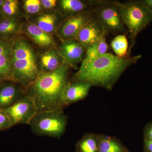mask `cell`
Wrapping results in <instances>:
<instances>
[{
	"instance_id": "6da1fadb",
	"label": "cell",
	"mask_w": 152,
	"mask_h": 152,
	"mask_svg": "<svg viewBox=\"0 0 152 152\" xmlns=\"http://www.w3.org/2000/svg\"><path fill=\"white\" fill-rule=\"evenodd\" d=\"M141 58L140 55L132 56L128 54L120 57L107 53L94 59L83 61L74 80L111 90L123 73Z\"/></svg>"
},
{
	"instance_id": "7a4b0ae2",
	"label": "cell",
	"mask_w": 152,
	"mask_h": 152,
	"mask_svg": "<svg viewBox=\"0 0 152 152\" xmlns=\"http://www.w3.org/2000/svg\"><path fill=\"white\" fill-rule=\"evenodd\" d=\"M71 66L63 59L56 70L49 72H40L35 81L26 89V94L34 101L38 113L48 111L63 110L62 102L64 90L69 83Z\"/></svg>"
},
{
	"instance_id": "3957f363",
	"label": "cell",
	"mask_w": 152,
	"mask_h": 152,
	"mask_svg": "<svg viewBox=\"0 0 152 152\" xmlns=\"http://www.w3.org/2000/svg\"><path fill=\"white\" fill-rule=\"evenodd\" d=\"M12 65L13 81L26 89L35 81L40 73L34 52L25 40H18L13 43Z\"/></svg>"
},
{
	"instance_id": "277c9868",
	"label": "cell",
	"mask_w": 152,
	"mask_h": 152,
	"mask_svg": "<svg viewBox=\"0 0 152 152\" xmlns=\"http://www.w3.org/2000/svg\"><path fill=\"white\" fill-rule=\"evenodd\" d=\"M121 17L130 39L128 53H130L138 35L152 22V14L142 0L117 1Z\"/></svg>"
},
{
	"instance_id": "5b68a950",
	"label": "cell",
	"mask_w": 152,
	"mask_h": 152,
	"mask_svg": "<svg viewBox=\"0 0 152 152\" xmlns=\"http://www.w3.org/2000/svg\"><path fill=\"white\" fill-rule=\"evenodd\" d=\"M68 117L63 110L48 111L37 113L29 125L37 135L60 139L65 132Z\"/></svg>"
},
{
	"instance_id": "8992f818",
	"label": "cell",
	"mask_w": 152,
	"mask_h": 152,
	"mask_svg": "<svg viewBox=\"0 0 152 152\" xmlns=\"http://www.w3.org/2000/svg\"><path fill=\"white\" fill-rule=\"evenodd\" d=\"M117 1L103 0L94 11V18L114 35L126 34L127 30L121 17Z\"/></svg>"
},
{
	"instance_id": "52a82bcc",
	"label": "cell",
	"mask_w": 152,
	"mask_h": 152,
	"mask_svg": "<svg viewBox=\"0 0 152 152\" xmlns=\"http://www.w3.org/2000/svg\"><path fill=\"white\" fill-rule=\"evenodd\" d=\"M3 110L10 117L13 126L29 124L37 113L34 101L27 94L12 105Z\"/></svg>"
},
{
	"instance_id": "ba28073f",
	"label": "cell",
	"mask_w": 152,
	"mask_h": 152,
	"mask_svg": "<svg viewBox=\"0 0 152 152\" xmlns=\"http://www.w3.org/2000/svg\"><path fill=\"white\" fill-rule=\"evenodd\" d=\"M94 18V11L66 17L59 31L63 41L76 39L80 31Z\"/></svg>"
},
{
	"instance_id": "9c48e42d",
	"label": "cell",
	"mask_w": 152,
	"mask_h": 152,
	"mask_svg": "<svg viewBox=\"0 0 152 152\" xmlns=\"http://www.w3.org/2000/svg\"><path fill=\"white\" fill-rule=\"evenodd\" d=\"M107 34L105 28L94 18L80 31L76 40L86 50Z\"/></svg>"
},
{
	"instance_id": "30bf717a",
	"label": "cell",
	"mask_w": 152,
	"mask_h": 152,
	"mask_svg": "<svg viewBox=\"0 0 152 152\" xmlns=\"http://www.w3.org/2000/svg\"><path fill=\"white\" fill-rule=\"evenodd\" d=\"M86 50L77 40L63 41L59 50V54L71 66L82 62L84 59Z\"/></svg>"
},
{
	"instance_id": "8fae6325",
	"label": "cell",
	"mask_w": 152,
	"mask_h": 152,
	"mask_svg": "<svg viewBox=\"0 0 152 152\" xmlns=\"http://www.w3.org/2000/svg\"><path fill=\"white\" fill-rule=\"evenodd\" d=\"M92 86L91 84L87 82H69L64 90L62 96V102L64 107L84 99L88 96Z\"/></svg>"
},
{
	"instance_id": "7c38bea8",
	"label": "cell",
	"mask_w": 152,
	"mask_h": 152,
	"mask_svg": "<svg viewBox=\"0 0 152 152\" xmlns=\"http://www.w3.org/2000/svg\"><path fill=\"white\" fill-rule=\"evenodd\" d=\"M26 94V89L20 85L4 83L0 86V110L9 107Z\"/></svg>"
},
{
	"instance_id": "4fadbf2b",
	"label": "cell",
	"mask_w": 152,
	"mask_h": 152,
	"mask_svg": "<svg viewBox=\"0 0 152 152\" xmlns=\"http://www.w3.org/2000/svg\"><path fill=\"white\" fill-rule=\"evenodd\" d=\"M103 0H61L60 6L66 17L85 12H93Z\"/></svg>"
},
{
	"instance_id": "5bb4252c",
	"label": "cell",
	"mask_w": 152,
	"mask_h": 152,
	"mask_svg": "<svg viewBox=\"0 0 152 152\" xmlns=\"http://www.w3.org/2000/svg\"><path fill=\"white\" fill-rule=\"evenodd\" d=\"M13 43L0 39V81H13L12 56Z\"/></svg>"
},
{
	"instance_id": "9a60e30c",
	"label": "cell",
	"mask_w": 152,
	"mask_h": 152,
	"mask_svg": "<svg viewBox=\"0 0 152 152\" xmlns=\"http://www.w3.org/2000/svg\"><path fill=\"white\" fill-rule=\"evenodd\" d=\"M27 32L35 43L43 48L53 45L54 41L50 34L44 31L35 24H29L26 27Z\"/></svg>"
},
{
	"instance_id": "2e32d148",
	"label": "cell",
	"mask_w": 152,
	"mask_h": 152,
	"mask_svg": "<svg viewBox=\"0 0 152 152\" xmlns=\"http://www.w3.org/2000/svg\"><path fill=\"white\" fill-rule=\"evenodd\" d=\"M60 55L55 50L45 52L41 56L40 64L42 72H49L56 70L61 65Z\"/></svg>"
},
{
	"instance_id": "e0dca14e",
	"label": "cell",
	"mask_w": 152,
	"mask_h": 152,
	"mask_svg": "<svg viewBox=\"0 0 152 152\" xmlns=\"http://www.w3.org/2000/svg\"><path fill=\"white\" fill-rule=\"evenodd\" d=\"M76 147L77 152H99V137L86 134L77 143Z\"/></svg>"
},
{
	"instance_id": "ac0fdd59",
	"label": "cell",
	"mask_w": 152,
	"mask_h": 152,
	"mask_svg": "<svg viewBox=\"0 0 152 152\" xmlns=\"http://www.w3.org/2000/svg\"><path fill=\"white\" fill-rule=\"evenodd\" d=\"M107 35L104 36L99 42L92 45L86 50L83 61H89L94 59L107 53L108 45L106 40Z\"/></svg>"
},
{
	"instance_id": "d6986e66",
	"label": "cell",
	"mask_w": 152,
	"mask_h": 152,
	"mask_svg": "<svg viewBox=\"0 0 152 152\" xmlns=\"http://www.w3.org/2000/svg\"><path fill=\"white\" fill-rule=\"evenodd\" d=\"M99 152H124V148L115 139L100 136L99 137Z\"/></svg>"
},
{
	"instance_id": "ffe728a7",
	"label": "cell",
	"mask_w": 152,
	"mask_h": 152,
	"mask_svg": "<svg viewBox=\"0 0 152 152\" xmlns=\"http://www.w3.org/2000/svg\"><path fill=\"white\" fill-rule=\"evenodd\" d=\"M111 46L118 56L124 57L129 54V42L126 35H117L112 41Z\"/></svg>"
},
{
	"instance_id": "44dd1931",
	"label": "cell",
	"mask_w": 152,
	"mask_h": 152,
	"mask_svg": "<svg viewBox=\"0 0 152 152\" xmlns=\"http://www.w3.org/2000/svg\"><path fill=\"white\" fill-rule=\"evenodd\" d=\"M56 20L54 14H43L38 17L35 24L44 31L50 34L54 31Z\"/></svg>"
},
{
	"instance_id": "7402d4cb",
	"label": "cell",
	"mask_w": 152,
	"mask_h": 152,
	"mask_svg": "<svg viewBox=\"0 0 152 152\" xmlns=\"http://www.w3.org/2000/svg\"><path fill=\"white\" fill-rule=\"evenodd\" d=\"M21 25L17 20L7 19L0 22V36H7L17 34L20 29Z\"/></svg>"
},
{
	"instance_id": "603a6c76",
	"label": "cell",
	"mask_w": 152,
	"mask_h": 152,
	"mask_svg": "<svg viewBox=\"0 0 152 152\" xmlns=\"http://www.w3.org/2000/svg\"><path fill=\"white\" fill-rule=\"evenodd\" d=\"M18 9V2L16 0L4 1L2 7L1 11L7 16H13L17 13Z\"/></svg>"
},
{
	"instance_id": "cb8c5ba5",
	"label": "cell",
	"mask_w": 152,
	"mask_h": 152,
	"mask_svg": "<svg viewBox=\"0 0 152 152\" xmlns=\"http://www.w3.org/2000/svg\"><path fill=\"white\" fill-rule=\"evenodd\" d=\"M40 1L39 0H26L24 2V7L28 13L34 14L39 12L41 9Z\"/></svg>"
},
{
	"instance_id": "d4e9b609",
	"label": "cell",
	"mask_w": 152,
	"mask_h": 152,
	"mask_svg": "<svg viewBox=\"0 0 152 152\" xmlns=\"http://www.w3.org/2000/svg\"><path fill=\"white\" fill-rule=\"evenodd\" d=\"M13 126L10 117L3 110H0V131L7 130Z\"/></svg>"
},
{
	"instance_id": "484cf974",
	"label": "cell",
	"mask_w": 152,
	"mask_h": 152,
	"mask_svg": "<svg viewBox=\"0 0 152 152\" xmlns=\"http://www.w3.org/2000/svg\"><path fill=\"white\" fill-rule=\"evenodd\" d=\"M144 139L152 140V121L147 124L144 130Z\"/></svg>"
},
{
	"instance_id": "4316f807",
	"label": "cell",
	"mask_w": 152,
	"mask_h": 152,
	"mask_svg": "<svg viewBox=\"0 0 152 152\" xmlns=\"http://www.w3.org/2000/svg\"><path fill=\"white\" fill-rule=\"evenodd\" d=\"M42 5L46 9H51L56 5V0H42L40 1Z\"/></svg>"
},
{
	"instance_id": "83f0119b",
	"label": "cell",
	"mask_w": 152,
	"mask_h": 152,
	"mask_svg": "<svg viewBox=\"0 0 152 152\" xmlns=\"http://www.w3.org/2000/svg\"><path fill=\"white\" fill-rule=\"evenodd\" d=\"M144 149L145 152H152V140L144 139Z\"/></svg>"
},
{
	"instance_id": "f1b7e54d",
	"label": "cell",
	"mask_w": 152,
	"mask_h": 152,
	"mask_svg": "<svg viewBox=\"0 0 152 152\" xmlns=\"http://www.w3.org/2000/svg\"><path fill=\"white\" fill-rule=\"evenodd\" d=\"M152 14V0H142Z\"/></svg>"
},
{
	"instance_id": "f546056e",
	"label": "cell",
	"mask_w": 152,
	"mask_h": 152,
	"mask_svg": "<svg viewBox=\"0 0 152 152\" xmlns=\"http://www.w3.org/2000/svg\"><path fill=\"white\" fill-rule=\"evenodd\" d=\"M4 1L3 0H0V12H1V8L2 7V5L3 3H4Z\"/></svg>"
}]
</instances>
